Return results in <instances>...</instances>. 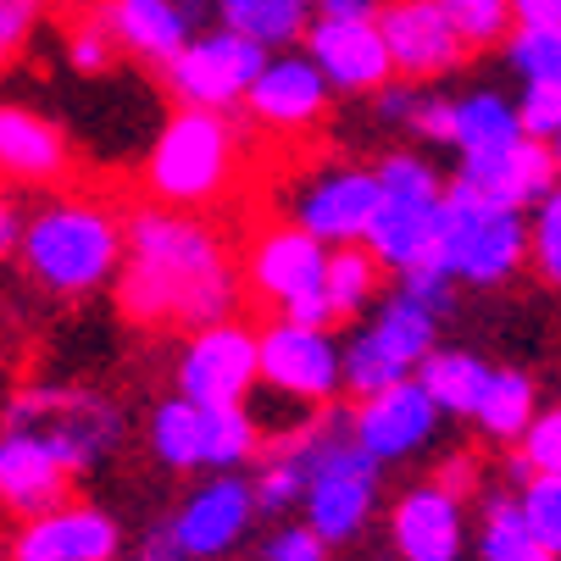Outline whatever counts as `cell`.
Wrapping results in <instances>:
<instances>
[{"label":"cell","mask_w":561,"mask_h":561,"mask_svg":"<svg viewBox=\"0 0 561 561\" xmlns=\"http://www.w3.org/2000/svg\"><path fill=\"white\" fill-rule=\"evenodd\" d=\"M295 7H317V0H295Z\"/></svg>","instance_id":"db71d44e"},{"label":"cell","mask_w":561,"mask_h":561,"mask_svg":"<svg viewBox=\"0 0 561 561\" xmlns=\"http://www.w3.org/2000/svg\"><path fill=\"white\" fill-rule=\"evenodd\" d=\"M117 523L101 506H50L12 534V561H112Z\"/></svg>","instance_id":"ffe728a7"},{"label":"cell","mask_w":561,"mask_h":561,"mask_svg":"<svg viewBox=\"0 0 561 561\" xmlns=\"http://www.w3.org/2000/svg\"><path fill=\"white\" fill-rule=\"evenodd\" d=\"M262 456V428L245 407H201V467H245Z\"/></svg>","instance_id":"f1b7e54d"},{"label":"cell","mask_w":561,"mask_h":561,"mask_svg":"<svg viewBox=\"0 0 561 561\" xmlns=\"http://www.w3.org/2000/svg\"><path fill=\"white\" fill-rule=\"evenodd\" d=\"M262 61H267L262 45L217 28V34L190 39V45L168 61V90H173L184 106L228 112L233 101H245V90H251V78L262 72Z\"/></svg>","instance_id":"30bf717a"},{"label":"cell","mask_w":561,"mask_h":561,"mask_svg":"<svg viewBox=\"0 0 561 561\" xmlns=\"http://www.w3.org/2000/svg\"><path fill=\"white\" fill-rule=\"evenodd\" d=\"M101 28L112 34V45H123L145 61H162V67L195 39L190 34L195 23L179 0H106Z\"/></svg>","instance_id":"603a6c76"},{"label":"cell","mask_w":561,"mask_h":561,"mask_svg":"<svg viewBox=\"0 0 561 561\" xmlns=\"http://www.w3.org/2000/svg\"><path fill=\"white\" fill-rule=\"evenodd\" d=\"M472 423L484 428L490 439H501V445L523 439V428L534 423V383H528V373H512V367H490L484 389H478Z\"/></svg>","instance_id":"4316f807"},{"label":"cell","mask_w":561,"mask_h":561,"mask_svg":"<svg viewBox=\"0 0 561 561\" xmlns=\"http://www.w3.org/2000/svg\"><path fill=\"white\" fill-rule=\"evenodd\" d=\"M0 173L23 179V184L61 179L67 173V139L23 106H0Z\"/></svg>","instance_id":"cb8c5ba5"},{"label":"cell","mask_w":561,"mask_h":561,"mask_svg":"<svg viewBox=\"0 0 561 561\" xmlns=\"http://www.w3.org/2000/svg\"><path fill=\"white\" fill-rule=\"evenodd\" d=\"M295 445L306 456V528L323 545H345L351 534H362V523L373 517V495H378V461L356 445L351 434V412H317L311 423L295 428Z\"/></svg>","instance_id":"277c9868"},{"label":"cell","mask_w":561,"mask_h":561,"mask_svg":"<svg viewBox=\"0 0 561 561\" xmlns=\"http://www.w3.org/2000/svg\"><path fill=\"white\" fill-rule=\"evenodd\" d=\"M506 56L528 84L534 78H561V28H517Z\"/></svg>","instance_id":"d590c367"},{"label":"cell","mask_w":561,"mask_h":561,"mask_svg":"<svg viewBox=\"0 0 561 561\" xmlns=\"http://www.w3.org/2000/svg\"><path fill=\"white\" fill-rule=\"evenodd\" d=\"M373 217H367V233H362V245L378 267H394V273H407L417 262H428L434 251V217H439V173L423 162V156H407V150H394L378 162L373 173Z\"/></svg>","instance_id":"5b68a950"},{"label":"cell","mask_w":561,"mask_h":561,"mask_svg":"<svg viewBox=\"0 0 561 561\" xmlns=\"http://www.w3.org/2000/svg\"><path fill=\"white\" fill-rule=\"evenodd\" d=\"M256 378L289 400L323 407L340 389V345L329 329H306V323H289V317H273L256 334Z\"/></svg>","instance_id":"8fae6325"},{"label":"cell","mask_w":561,"mask_h":561,"mask_svg":"<svg viewBox=\"0 0 561 561\" xmlns=\"http://www.w3.org/2000/svg\"><path fill=\"white\" fill-rule=\"evenodd\" d=\"M150 450L168 467H201V407L195 400H162L150 417Z\"/></svg>","instance_id":"1f68e13d"},{"label":"cell","mask_w":561,"mask_h":561,"mask_svg":"<svg viewBox=\"0 0 561 561\" xmlns=\"http://www.w3.org/2000/svg\"><path fill=\"white\" fill-rule=\"evenodd\" d=\"M373 295H378V262L356 245H334L323 262V300L334 311V323L340 317H356Z\"/></svg>","instance_id":"f546056e"},{"label":"cell","mask_w":561,"mask_h":561,"mask_svg":"<svg viewBox=\"0 0 561 561\" xmlns=\"http://www.w3.org/2000/svg\"><path fill=\"white\" fill-rule=\"evenodd\" d=\"M523 139V123H517V106L495 90H472L461 101H450V145L461 150V162L472 156H495L506 145Z\"/></svg>","instance_id":"d4e9b609"},{"label":"cell","mask_w":561,"mask_h":561,"mask_svg":"<svg viewBox=\"0 0 561 561\" xmlns=\"http://www.w3.org/2000/svg\"><path fill=\"white\" fill-rule=\"evenodd\" d=\"M423 139H439V145H450V101H439V95H417V106H412V117H407Z\"/></svg>","instance_id":"ee69618b"},{"label":"cell","mask_w":561,"mask_h":561,"mask_svg":"<svg viewBox=\"0 0 561 561\" xmlns=\"http://www.w3.org/2000/svg\"><path fill=\"white\" fill-rule=\"evenodd\" d=\"M389 534H394L400 561H456L461 556V501L428 478V484L394 501Z\"/></svg>","instance_id":"7402d4cb"},{"label":"cell","mask_w":561,"mask_h":561,"mask_svg":"<svg viewBox=\"0 0 561 561\" xmlns=\"http://www.w3.org/2000/svg\"><path fill=\"white\" fill-rule=\"evenodd\" d=\"M222 12V28L251 39V45H295L306 34V7L295 0H217Z\"/></svg>","instance_id":"83f0119b"},{"label":"cell","mask_w":561,"mask_h":561,"mask_svg":"<svg viewBox=\"0 0 561 561\" xmlns=\"http://www.w3.org/2000/svg\"><path fill=\"white\" fill-rule=\"evenodd\" d=\"M434 484H439V490H450L456 501H461V495H472V484H478V461H472V456H450V461L434 472Z\"/></svg>","instance_id":"bcb514c9"},{"label":"cell","mask_w":561,"mask_h":561,"mask_svg":"<svg viewBox=\"0 0 561 561\" xmlns=\"http://www.w3.org/2000/svg\"><path fill=\"white\" fill-rule=\"evenodd\" d=\"M39 12H45V0H0V67L23 56L28 34L39 28Z\"/></svg>","instance_id":"ab89813d"},{"label":"cell","mask_w":561,"mask_h":561,"mask_svg":"<svg viewBox=\"0 0 561 561\" xmlns=\"http://www.w3.org/2000/svg\"><path fill=\"white\" fill-rule=\"evenodd\" d=\"M517 123L528 139H550L561 134V78H534L517 101Z\"/></svg>","instance_id":"f35d334b"},{"label":"cell","mask_w":561,"mask_h":561,"mask_svg":"<svg viewBox=\"0 0 561 561\" xmlns=\"http://www.w3.org/2000/svg\"><path fill=\"white\" fill-rule=\"evenodd\" d=\"M450 273L439 267V262H417V267H407V273H400V295H412L417 306H428L434 317L439 311H450Z\"/></svg>","instance_id":"60d3db41"},{"label":"cell","mask_w":561,"mask_h":561,"mask_svg":"<svg viewBox=\"0 0 561 561\" xmlns=\"http://www.w3.org/2000/svg\"><path fill=\"white\" fill-rule=\"evenodd\" d=\"M423 383V394L434 400V412H450V417H472L478 407V389H484L490 367L478 362L472 351H428L412 373Z\"/></svg>","instance_id":"484cf974"},{"label":"cell","mask_w":561,"mask_h":561,"mask_svg":"<svg viewBox=\"0 0 561 561\" xmlns=\"http://www.w3.org/2000/svg\"><path fill=\"white\" fill-rule=\"evenodd\" d=\"M439 12H445L450 34L461 39V50L501 45L512 28V0H439Z\"/></svg>","instance_id":"836d02e7"},{"label":"cell","mask_w":561,"mask_h":561,"mask_svg":"<svg viewBox=\"0 0 561 561\" xmlns=\"http://www.w3.org/2000/svg\"><path fill=\"white\" fill-rule=\"evenodd\" d=\"M317 18H329V23H373L378 0H317Z\"/></svg>","instance_id":"c3c4849f"},{"label":"cell","mask_w":561,"mask_h":561,"mask_svg":"<svg viewBox=\"0 0 561 561\" xmlns=\"http://www.w3.org/2000/svg\"><path fill=\"white\" fill-rule=\"evenodd\" d=\"M517 512H523L528 534L539 539V550L556 561L561 556V478H528Z\"/></svg>","instance_id":"e575fe53"},{"label":"cell","mask_w":561,"mask_h":561,"mask_svg":"<svg viewBox=\"0 0 561 561\" xmlns=\"http://www.w3.org/2000/svg\"><path fill=\"white\" fill-rule=\"evenodd\" d=\"M18 239L28 273L56 295H90L123 262V217L84 195H61L39 206Z\"/></svg>","instance_id":"3957f363"},{"label":"cell","mask_w":561,"mask_h":561,"mask_svg":"<svg viewBox=\"0 0 561 561\" xmlns=\"http://www.w3.org/2000/svg\"><path fill=\"white\" fill-rule=\"evenodd\" d=\"M256 383V329L245 323H211L179 356V394L195 407H245Z\"/></svg>","instance_id":"7c38bea8"},{"label":"cell","mask_w":561,"mask_h":561,"mask_svg":"<svg viewBox=\"0 0 561 561\" xmlns=\"http://www.w3.org/2000/svg\"><path fill=\"white\" fill-rule=\"evenodd\" d=\"M373 168L351 162H323L284 195V222L311 233L317 245H362L367 217H373Z\"/></svg>","instance_id":"9c48e42d"},{"label":"cell","mask_w":561,"mask_h":561,"mask_svg":"<svg viewBox=\"0 0 561 561\" xmlns=\"http://www.w3.org/2000/svg\"><path fill=\"white\" fill-rule=\"evenodd\" d=\"M373 95H378V117H383V123H407L423 90H412V84H383V90H373Z\"/></svg>","instance_id":"7dc6e473"},{"label":"cell","mask_w":561,"mask_h":561,"mask_svg":"<svg viewBox=\"0 0 561 561\" xmlns=\"http://www.w3.org/2000/svg\"><path fill=\"white\" fill-rule=\"evenodd\" d=\"M139 561H184V550L173 545V534H168V528H156V534L145 539V550H139Z\"/></svg>","instance_id":"681fc988"},{"label":"cell","mask_w":561,"mask_h":561,"mask_svg":"<svg viewBox=\"0 0 561 561\" xmlns=\"http://www.w3.org/2000/svg\"><path fill=\"white\" fill-rule=\"evenodd\" d=\"M18 233H23V222H18L12 201L0 195V256H12V251H18Z\"/></svg>","instance_id":"f907efd6"},{"label":"cell","mask_w":561,"mask_h":561,"mask_svg":"<svg viewBox=\"0 0 561 561\" xmlns=\"http://www.w3.org/2000/svg\"><path fill=\"white\" fill-rule=\"evenodd\" d=\"M7 428L39 434L67 472H90L123 439V412L90 389H28L7 407Z\"/></svg>","instance_id":"52a82bcc"},{"label":"cell","mask_w":561,"mask_h":561,"mask_svg":"<svg viewBox=\"0 0 561 561\" xmlns=\"http://www.w3.org/2000/svg\"><path fill=\"white\" fill-rule=\"evenodd\" d=\"M245 112L273 128V134H300V128H317L329 112V84L306 56H267L262 72L251 78L245 90Z\"/></svg>","instance_id":"d6986e66"},{"label":"cell","mask_w":561,"mask_h":561,"mask_svg":"<svg viewBox=\"0 0 561 561\" xmlns=\"http://www.w3.org/2000/svg\"><path fill=\"white\" fill-rule=\"evenodd\" d=\"M256 561H329V545L300 523V528H278V534H267V545H262Z\"/></svg>","instance_id":"b9f144b4"},{"label":"cell","mask_w":561,"mask_h":561,"mask_svg":"<svg viewBox=\"0 0 561 561\" xmlns=\"http://www.w3.org/2000/svg\"><path fill=\"white\" fill-rule=\"evenodd\" d=\"M456 195L478 201V206H501V211H523L539 206L556 190V162H550V145L545 139H517L495 156H472V162L456 168L450 179Z\"/></svg>","instance_id":"5bb4252c"},{"label":"cell","mask_w":561,"mask_h":561,"mask_svg":"<svg viewBox=\"0 0 561 561\" xmlns=\"http://www.w3.org/2000/svg\"><path fill=\"white\" fill-rule=\"evenodd\" d=\"M545 145H550V162H556V173H561V134H550Z\"/></svg>","instance_id":"f5cc1de1"},{"label":"cell","mask_w":561,"mask_h":561,"mask_svg":"<svg viewBox=\"0 0 561 561\" xmlns=\"http://www.w3.org/2000/svg\"><path fill=\"white\" fill-rule=\"evenodd\" d=\"M506 478H512V484H528V478H534V467H528L523 456H512V461H506Z\"/></svg>","instance_id":"816d5d0a"},{"label":"cell","mask_w":561,"mask_h":561,"mask_svg":"<svg viewBox=\"0 0 561 561\" xmlns=\"http://www.w3.org/2000/svg\"><path fill=\"white\" fill-rule=\"evenodd\" d=\"M517 456L534 467V478H561V407L534 412V423L517 439Z\"/></svg>","instance_id":"74e56055"},{"label":"cell","mask_w":561,"mask_h":561,"mask_svg":"<svg viewBox=\"0 0 561 561\" xmlns=\"http://www.w3.org/2000/svg\"><path fill=\"white\" fill-rule=\"evenodd\" d=\"M428 262H439L450 278H467V284H501L528 262V222H523V211L478 206V201L445 190Z\"/></svg>","instance_id":"8992f818"},{"label":"cell","mask_w":561,"mask_h":561,"mask_svg":"<svg viewBox=\"0 0 561 561\" xmlns=\"http://www.w3.org/2000/svg\"><path fill=\"white\" fill-rule=\"evenodd\" d=\"M378 34H383V50H389V67L400 78H412V84H423V78H445L461 67V39L450 34L439 0H383L378 7Z\"/></svg>","instance_id":"9a60e30c"},{"label":"cell","mask_w":561,"mask_h":561,"mask_svg":"<svg viewBox=\"0 0 561 561\" xmlns=\"http://www.w3.org/2000/svg\"><path fill=\"white\" fill-rule=\"evenodd\" d=\"M72 484V472L56 461V450L39 434L7 428L0 434V506L18 512V517H39L50 506H61Z\"/></svg>","instance_id":"44dd1931"},{"label":"cell","mask_w":561,"mask_h":561,"mask_svg":"<svg viewBox=\"0 0 561 561\" xmlns=\"http://www.w3.org/2000/svg\"><path fill=\"white\" fill-rule=\"evenodd\" d=\"M306 490V456L295 445V434H278L273 450L262 456V472H256V484H251V501L256 512H289Z\"/></svg>","instance_id":"4dcf8cb0"},{"label":"cell","mask_w":561,"mask_h":561,"mask_svg":"<svg viewBox=\"0 0 561 561\" xmlns=\"http://www.w3.org/2000/svg\"><path fill=\"white\" fill-rule=\"evenodd\" d=\"M117 306L145 329H211L239 306V262L195 211L139 206L123 222Z\"/></svg>","instance_id":"6da1fadb"},{"label":"cell","mask_w":561,"mask_h":561,"mask_svg":"<svg viewBox=\"0 0 561 561\" xmlns=\"http://www.w3.org/2000/svg\"><path fill=\"white\" fill-rule=\"evenodd\" d=\"M67 61L78 67V72H106L112 67V34L101 28V23H84V28H78L72 39H67Z\"/></svg>","instance_id":"7bdbcfd3"},{"label":"cell","mask_w":561,"mask_h":561,"mask_svg":"<svg viewBox=\"0 0 561 561\" xmlns=\"http://www.w3.org/2000/svg\"><path fill=\"white\" fill-rule=\"evenodd\" d=\"M251 517H256L251 484L233 478V472H222V478H206V484L179 506L168 534L184 550V561H206V556H222V550H233L239 539H245Z\"/></svg>","instance_id":"ac0fdd59"},{"label":"cell","mask_w":561,"mask_h":561,"mask_svg":"<svg viewBox=\"0 0 561 561\" xmlns=\"http://www.w3.org/2000/svg\"><path fill=\"white\" fill-rule=\"evenodd\" d=\"M323 262H329V245H317L311 233H300L295 222H262L251 233V251H245V273L239 278H251L256 300L289 311L295 300L317 295L323 289Z\"/></svg>","instance_id":"4fadbf2b"},{"label":"cell","mask_w":561,"mask_h":561,"mask_svg":"<svg viewBox=\"0 0 561 561\" xmlns=\"http://www.w3.org/2000/svg\"><path fill=\"white\" fill-rule=\"evenodd\" d=\"M478 550H484V561H550L539 550V539L528 534L523 512L512 495H495L484 506V534H478Z\"/></svg>","instance_id":"d6a6232c"},{"label":"cell","mask_w":561,"mask_h":561,"mask_svg":"<svg viewBox=\"0 0 561 561\" xmlns=\"http://www.w3.org/2000/svg\"><path fill=\"white\" fill-rule=\"evenodd\" d=\"M528 256L545 284H561V184L539 201V217L528 228Z\"/></svg>","instance_id":"8d00e7d4"},{"label":"cell","mask_w":561,"mask_h":561,"mask_svg":"<svg viewBox=\"0 0 561 561\" xmlns=\"http://www.w3.org/2000/svg\"><path fill=\"white\" fill-rule=\"evenodd\" d=\"M517 28H561V0H512Z\"/></svg>","instance_id":"f6af8a7d"},{"label":"cell","mask_w":561,"mask_h":561,"mask_svg":"<svg viewBox=\"0 0 561 561\" xmlns=\"http://www.w3.org/2000/svg\"><path fill=\"white\" fill-rule=\"evenodd\" d=\"M434 329L439 317L428 306H417L412 295H389L373 323L340 351V389L367 400L400 378H412L417 362L434 351Z\"/></svg>","instance_id":"ba28073f"},{"label":"cell","mask_w":561,"mask_h":561,"mask_svg":"<svg viewBox=\"0 0 561 561\" xmlns=\"http://www.w3.org/2000/svg\"><path fill=\"white\" fill-rule=\"evenodd\" d=\"M306 61L323 72L329 90H345V95H373V90H383L389 78H394L378 23H329V18H311L306 23Z\"/></svg>","instance_id":"e0dca14e"},{"label":"cell","mask_w":561,"mask_h":561,"mask_svg":"<svg viewBox=\"0 0 561 561\" xmlns=\"http://www.w3.org/2000/svg\"><path fill=\"white\" fill-rule=\"evenodd\" d=\"M239 168H245V134L233 128V117L179 106L145 156V190L156 206L201 217L206 206L233 195Z\"/></svg>","instance_id":"7a4b0ae2"},{"label":"cell","mask_w":561,"mask_h":561,"mask_svg":"<svg viewBox=\"0 0 561 561\" xmlns=\"http://www.w3.org/2000/svg\"><path fill=\"white\" fill-rule=\"evenodd\" d=\"M434 428H439V412H434V400L423 394L417 378H400V383L367 394L351 412V434L373 461H400V456L423 450L434 439Z\"/></svg>","instance_id":"2e32d148"}]
</instances>
